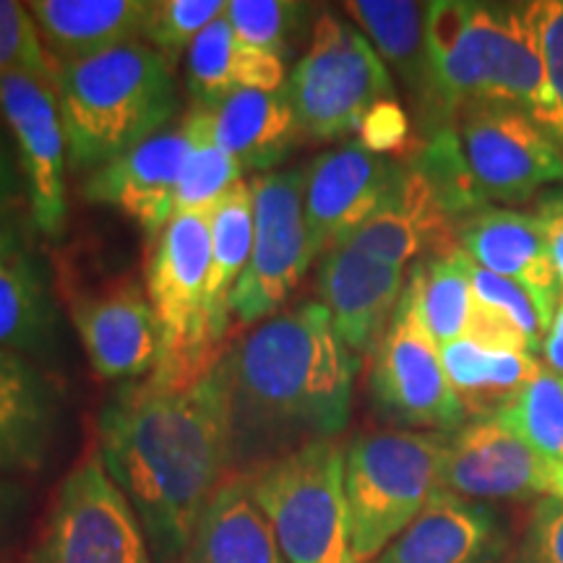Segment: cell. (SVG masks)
<instances>
[{
    "label": "cell",
    "instance_id": "obj_19",
    "mask_svg": "<svg viewBox=\"0 0 563 563\" xmlns=\"http://www.w3.org/2000/svg\"><path fill=\"white\" fill-rule=\"evenodd\" d=\"M456 249L483 269L525 287L548 327L561 306V279L534 214L485 207L456 228Z\"/></svg>",
    "mask_w": 563,
    "mask_h": 563
},
{
    "label": "cell",
    "instance_id": "obj_11",
    "mask_svg": "<svg viewBox=\"0 0 563 563\" xmlns=\"http://www.w3.org/2000/svg\"><path fill=\"white\" fill-rule=\"evenodd\" d=\"M211 264V211L175 214L146 241L144 287L165 329L173 368H207L224 355L211 347L203 321V292Z\"/></svg>",
    "mask_w": 563,
    "mask_h": 563
},
{
    "label": "cell",
    "instance_id": "obj_18",
    "mask_svg": "<svg viewBox=\"0 0 563 563\" xmlns=\"http://www.w3.org/2000/svg\"><path fill=\"white\" fill-rule=\"evenodd\" d=\"M342 245L405 266L456 251V222L412 162H399L382 207Z\"/></svg>",
    "mask_w": 563,
    "mask_h": 563
},
{
    "label": "cell",
    "instance_id": "obj_37",
    "mask_svg": "<svg viewBox=\"0 0 563 563\" xmlns=\"http://www.w3.org/2000/svg\"><path fill=\"white\" fill-rule=\"evenodd\" d=\"M5 74H32L53 84L58 76L30 9L16 0H0V76Z\"/></svg>",
    "mask_w": 563,
    "mask_h": 563
},
{
    "label": "cell",
    "instance_id": "obj_29",
    "mask_svg": "<svg viewBox=\"0 0 563 563\" xmlns=\"http://www.w3.org/2000/svg\"><path fill=\"white\" fill-rule=\"evenodd\" d=\"M441 361L464 412L473 418H493L540 371L527 352L490 350L470 336L441 344Z\"/></svg>",
    "mask_w": 563,
    "mask_h": 563
},
{
    "label": "cell",
    "instance_id": "obj_1",
    "mask_svg": "<svg viewBox=\"0 0 563 563\" xmlns=\"http://www.w3.org/2000/svg\"><path fill=\"white\" fill-rule=\"evenodd\" d=\"M97 449L144 527L157 563H178L209 498L232 470L222 357L159 365L123 384L97 418Z\"/></svg>",
    "mask_w": 563,
    "mask_h": 563
},
{
    "label": "cell",
    "instance_id": "obj_44",
    "mask_svg": "<svg viewBox=\"0 0 563 563\" xmlns=\"http://www.w3.org/2000/svg\"><path fill=\"white\" fill-rule=\"evenodd\" d=\"M543 355H545V368L553 371L555 376H563V302L559 306V311L553 316L551 329H548L545 344H543Z\"/></svg>",
    "mask_w": 563,
    "mask_h": 563
},
{
    "label": "cell",
    "instance_id": "obj_3",
    "mask_svg": "<svg viewBox=\"0 0 563 563\" xmlns=\"http://www.w3.org/2000/svg\"><path fill=\"white\" fill-rule=\"evenodd\" d=\"M68 170H97L154 133L178 110L175 63L144 40L63 63L55 76Z\"/></svg>",
    "mask_w": 563,
    "mask_h": 563
},
{
    "label": "cell",
    "instance_id": "obj_45",
    "mask_svg": "<svg viewBox=\"0 0 563 563\" xmlns=\"http://www.w3.org/2000/svg\"><path fill=\"white\" fill-rule=\"evenodd\" d=\"M548 496L561 498V501H563V464H555V462H553V470H551V493H548Z\"/></svg>",
    "mask_w": 563,
    "mask_h": 563
},
{
    "label": "cell",
    "instance_id": "obj_22",
    "mask_svg": "<svg viewBox=\"0 0 563 563\" xmlns=\"http://www.w3.org/2000/svg\"><path fill=\"white\" fill-rule=\"evenodd\" d=\"M58 420L53 378L32 357L0 350V477L40 473L51 460Z\"/></svg>",
    "mask_w": 563,
    "mask_h": 563
},
{
    "label": "cell",
    "instance_id": "obj_32",
    "mask_svg": "<svg viewBox=\"0 0 563 563\" xmlns=\"http://www.w3.org/2000/svg\"><path fill=\"white\" fill-rule=\"evenodd\" d=\"M498 418L548 462L563 464V376L540 365L538 376L498 410Z\"/></svg>",
    "mask_w": 563,
    "mask_h": 563
},
{
    "label": "cell",
    "instance_id": "obj_24",
    "mask_svg": "<svg viewBox=\"0 0 563 563\" xmlns=\"http://www.w3.org/2000/svg\"><path fill=\"white\" fill-rule=\"evenodd\" d=\"M152 0H32L26 3L55 66L144 37Z\"/></svg>",
    "mask_w": 563,
    "mask_h": 563
},
{
    "label": "cell",
    "instance_id": "obj_30",
    "mask_svg": "<svg viewBox=\"0 0 563 563\" xmlns=\"http://www.w3.org/2000/svg\"><path fill=\"white\" fill-rule=\"evenodd\" d=\"M183 123L191 139V150L175 191V214H201L214 209L222 196L243 180V167L217 144L207 104L194 102Z\"/></svg>",
    "mask_w": 563,
    "mask_h": 563
},
{
    "label": "cell",
    "instance_id": "obj_20",
    "mask_svg": "<svg viewBox=\"0 0 563 563\" xmlns=\"http://www.w3.org/2000/svg\"><path fill=\"white\" fill-rule=\"evenodd\" d=\"M60 336V302L55 285L24 232L0 224V350L51 355Z\"/></svg>",
    "mask_w": 563,
    "mask_h": 563
},
{
    "label": "cell",
    "instance_id": "obj_13",
    "mask_svg": "<svg viewBox=\"0 0 563 563\" xmlns=\"http://www.w3.org/2000/svg\"><path fill=\"white\" fill-rule=\"evenodd\" d=\"M0 121L11 133L32 228L55 241L68 222V146L55 84L32 74L0 76Z\"/></svg>",
    "mask_w": 563,
    "mask_h": 563
},
{
    "label": "cell",
    "instance_id": "obj_9",
    "mask_svg": "<svg viewBox=\"0 0 563 563\" xmlns=\"http://www.w3.org/2000/svg\"><path fill=\"white\" fill-rule=\"evenodd\" d=\"M306 167L256 175L253 188V245L245 272L230 298L241 327L272 319L316 262L302 209Z\"/></svg>",
    "mask_w": 563,
    "mask_h": 563
},
{
    "label": "cell",
    "instance_id": "obj_43",
    "mask_svg": "<svg viewBox=\"0 0 563 563\" xmlns=\"http://www.w3.org/2000/svg\"><path fill=\"white\" fill-rule=\"evenodd\" d=\"M534 217H538L548 253H551V262L555 266V274H559L563 285V196H551V199H545L540 203L538 214Z\"/></svg>",
    "mask_w": 563,
    "mask_h": 563
},
{
    "label": "cell",
    "instance_id": "obj_42",
    "mask_svg": "<svg viewBox=\"0 0 563 563\" xmlns=\"http://www.w3.org/2000/svg\"><path fill=\"white\" fill-rule=\"evenodd\" d=\"M21 194H24V180H21L16 154L0 129V224L9 222L11 211L19 207Z\"/></svg>",
    "mask_w": 563,
    "mask_h": 563
},
{
    "label": "cell",
    "instance_id": "obj_35",
    "mask_svg": "<svg viewBox=\"0 0 563 563\" xmlns=\"http://www.w3.org/2000/svg\"><path fill=\"white\" fill-rule=\"evenodd\" d=\"M224 11V0H152L141 40L175 63L178 53H188L194 40Z\"/></svg>",
    "mask_w": 563,
    "mask_h": 563
},
{
    "label": "cell",
    "instance_id": "obj_38",
    "mask_svg": "<svg viewBox=\"0 0 563 563\" xmlns=\"http://www.w3.org/2000/svg\"><path fill=\"white\" fill-rule=\"evenodd\" d=\"M357 144L378 154V157L407 162L418 154L422 141L412 136V123L397 97L376 102L365 112L361 129H357Z\"/></svg>",
    "mask_w": 563,
    "mask_h": 563
},
{
    "label": "cell",
    "instance_id": "obj_28",
    "mask_svg": "<svg viewBox=\"0 0 563 563\" xmlns=\"http://www.w3.org/2000/svg\"><path fill=\"white\" fill-rule=\"evenodd\" d=\"M253 245V188L238 180L211 209V264L203 292V321L211 347L224 344L230 327V298L245 272Z\"/></svg>",
    "mask_w": 563,
    "mask_h": 563
},
{
    "label": "cell",
    "instance_id": "obj_27",
    "mask_svg": "<svg viewBox=\"0 0 563 563\" xmlns=\"http://www.w3.org/2000/svg\"><path fill=\"white\" fill-rule=\"evenodd\" d=\"M186 70L194 102H214L235 91L287 87L285 60L238 40L224 16L209 24L188 47Z\"/></svg>",
    "mask_w": 563,
    "mask_h": 563
},
{
    "label": "cell",
    "instance_id": "obj_36",
    "mask_svg": "<svg viewBox=\"0 0 563 563\" xmlns=\"http://www.w3.org/2000/svg\"><path fill=\"white\" fill-rule=\"evenodd\" d=\"M464 266H467L475 302H481L483 308H488V311L514 323V327L527 336V342H530L534 355L543 352L548 329L551 327H548V321L543 319V313H540V308L534 306L530 292H527L525 287H519L517 282L498 277V274L477 266L467 253H464Z\"/></svg>",
    "mask_w": 563,
    "mask_h": 563
},
{
    "label": "cell",
    "instance_id": "obj_6",
    "mask_svg": "<svg viewBox=\"0 0 563 563\" xmlns=\"http://www.w3.org/2000/svg\"><path fill=\"white\" fill-rule=\"evenodd\" d=\"M287 97L302 139L336 141L357 133L365 112L397 91L368 37L340 13L319 11L308 51L287 79Z\"/></svg>",
    "mask_w": 563,
    "mask_h": 563
},
{
    "label": "cell",
    "instance_id": "obj_33",
    "mask_svg": "<svg viewBox=\"0 0 563 563\" xmlns=\"http://www.w3.org/2000/svg\"><path fill=\"white\" fill-rule=\"evenodd\" d=\"M407 162H412L426 175L439 201L443 203V209L452 214L456 228L470 214L488 207L473 170H470L467 157H464L456 129H441L428 139H422L418 154Z\"/></svg>",
    "mask_w": 563,
    "mask_h": 563
},
{
    "label": "cell",
    "instance_id": "obj_17",
    "mask_svg": "<svg viewBox=\"0 0 563 563\" xmlns=\"http://www.w3.org/2000/svg\"><path fill=\"white\" fill-rule=\"evenodd\" d=\"M405 266H394L350 245L321 256L319 292L334 332L352 355H376L405 292Z\"/></svg>",
    "mask_w": 563,
    "mask_h": 563
},
{
    "label": "cell",
    "instance_id": "obj_41",
    "mask_svg": "<svg viewBox=\"0 0 563 563\" xmlns=\"http://www.w3.org/2000/svg\"><path fill=\"white\" fill-rule=\"evenodd\" d=\"M30 514V490L13 477H0V548L16 538Z\"/></svg>",
    "mask_w": 563,
    "mask_h": 563
},
{
    "label": "cell",
    "instance_id": "obj_14",
    "mask_svg": "<svg viewBox=\"0 0 563 563\" xmlns=\"http://www.w3.org/2000/svg\"><path fill=\"white\" fill-rule=\"evenodd\" d=\"M553 462L498 418H470L446 433L441 490L470 501H525L551 493Z\"/></svg>",
    "mask_w": 563,
    "mask_h": 563
},
{
    "label": "cell",
    "instance_id": "obj_15",
    "mask_svg": "<svg viewBox=\"0 0 563 563\" xmlns=\"http://www.w3.org/2000/svg\"><path fill=\"white\" fill-rule=\"evenodd\" d=\"M397 165L350 141L340 150L319 154L306 167L302 209L316 258L342 245L376 214L389 194Z\"/></svg>",
    "mask_w": 563,
    "mask_h": 563
},
{
    "label": "cell",
    "instance_id": "obj_25",
    "mask_svg": "<svg viewBox=\"0 0 563 563\" xmlns=\"http://www.w3.org/2000/svg\"><path fill=\"white\" fill-rule=\"evenodd\" d=\"M355 21L384 66L402 81L410 97L422 139L433 133V81L426 40V3L412 0H350L342 5Z\"/></svg>",
    "mask_w": 563,
    "mask_h": 563
},
{
    "label": "cell",
    "instance_id": "obj_12",
    "mask_svg": "<svg viewBox=\"0 0 563 563\" xmlns=\"http://www.w3.org/2000/svg\"><path fill=\"white\" fill-rule=\"evenodd\" d=\"M456 133L488 203H522L563 183L561 141L514 104H470L456 118Z\"/></svg>",
    "mask_w": 563,
    "mask_h": 563
},
{
    "label": "cell",
    "instance_id": "obj_23",
    "mask_svg": "<svg viewBox=\"0 0 563 563\" xmlns=\"http://www.w3.org/2000/svg\"><path fill=\"white\" fill-rule=\"evenodd\" d=\"M203 104L209 108L217 144L249 173H272L302 141L287 87L279 91H235Z\"/></svg>",
    "mask_w": 563,
    "mask_h": 563
},
{
    "label": "cell",
    "instance_id": "obj_34",
    "mask_svg": "<svg viewBox=\"0 0 563 563\" xmlns=\"http://www.w3.org/2000/svg\"><path fill=\"white\" fill-rule=\"evenodd\" d=\"M224 19L245 45L287 60L306 37L311 5L295 0H230Z\"/></svg>",
    "mask_w": 563,
    "mask_h": 563
},
{
    "label": "cell",
    "instance_id": "obj_10",
    "mask_svg": "<svg viewBox=\"0 0 563 563\" xmlns=\"http://www.w3.org/2000/svg\"><path fill=\"white\" fill-rule=\"evenodd\" d=\"M55 292L79 332L97 376L108 382H139L165 363V329L146 287H141L133 274L81 285L60 274Z\"/></svg>",
    "mask_w": 563,
    "mask_h": 563
},
{
    "label": "cell",
    "instance_id": "obj_16",
    "mask_svg": "<svg viewBox=\"0 0 563 563\" xmlns=\"http://www.w3.org/2000/svg\"><path fill=\"white\" fill-rule=\"evenodd\" d=\"M188 150L191 139L186 123L167 125L118 159L91 170L81 186L84 199L121 211L150 241L175 217V191Z\"/></svg>",
    "mask_w": 563,
    "mask_h": 563
},
{
    "label": "cell",
    "instance_id": "obj_4",
    "mask_svg": "<svg viewBox=\"0 0 563 563\" xmlns=\"http://www.w3.org/2000/svg\"><path fill=\"white\" fill-rule=\"evenodd\" d=\"M446 433L373 431L344 446L352 553L371 563L394 543L441 490Z\"/></svg>",
    "mask_w": 563,
    "mask_h": 563
},
{
    "label": "cell",
    "instance_id": "obj_26",
    "mask_svg": "<svg viewBox=\"0 0 563 563\" xmlns=\"http://www.w3.org/2000/svg\"><path fill=\"white\" fill-rule=\"evenodd\" d=\"M178 563H287L241 475L209 498Z\"/></svg>",
    "mask_w": 563,
    "mask_h": 563
},
{
    "label": "cell",
    "instance_id": "obj_46",
    "mask_svg": "<svg viewBox=\"0 0 563 563\" xmlns=\"http://www.w3.org/2000/svg\"><path fill=\"white\" fill-rule=\"evenodd\" d=\"M561 302H563V298H561Z\"/></svg>",
    "mask_w": 563,
    "mask_h": 563
},
{
    "label": "cell",
    "instance_id": "obj_5",
    "mask_svg": "<svg viewBox=\"0 0 563 563\" xmlns=\"http://www.w3.org/2000/svg\"><path fill=\"white\" fill-rule=\"evenodd\" d=\"M241 477L287 563H357L352 553L340 441L306 443Z\"/></svg>",
    "mask_w": 563,
    "mask_h": 563
},
{
    "label": "cell",
    "instance_id": "obj_39",
    "mask_svg": "<svg viewBox=\"0 0 563 563\" xmlns=\"http://www.w3.org/2000/svg\"><path fill=\"white\" fill-rule=\"evenodd\" d=\"M534 32H538L540 51H543L548 79H551L555 102L561 110V125L555 139L563 146V0H543L532 3Z\"/></svg>",
    "mask_w": 563,
    "mask_h": 563
},
{
    "label": "cell",
    "instance_id": "obj_7",
    "mask_svg": "<svg viewBox=\"0 0 563 563\" xmlns=\"http://www.w3.org/2000/svg\"><path fill=\"white\" fill-rule=\"evenodd\" d=\"M30 563H157L125 493L91 449L55 490Z\"/></svg>",
    "mask_w": 563,
    "mask_h": 563
},
{
    "label": "cell",
    "instance_id": "obj_2",
    "mask_svg": "<svg viewBox=\"0 0 563 563\" xmlns=\"http://www.w3.org/2000/svg\"><path fill=\"white\" fill-rule=\"evenodd\" d=\"M222 373L238 475L347 428L357 357L323 302L306 300L253 327L224 350Z\"/></svg>",
    "mask_w": 563,
    "mask_h": 563
},
{
    "label": "cell",
    "instance_id": "obj_31",
    "mask_svg": "<svg viewBox=\"0 0 563 563\" xmlns=\"http://www.w3.org/2000/svg\"><path fill=\"white\" fill-rule=\"evenodd\" d=\"M410 279L418 287L420 311L428 332L433 334L439 347L467 334L473 285H470L464 253L460 249L415 262Z\"/></svg>",
    "mask_w": 563,
    "mask_h": 563
},
{
    "label": "cell",
    "instance_id": "obj_8",
    "mask_svg": "<svg viewBox=\"0 0 563 563\" xmlns=\"http://www.w3.org/2000/svg\"><path fill=\"white\" fill-rule=\"evenodd\" d=\"M371 394L376 412L386 422L402 426V431L426 428L433 433H452L467 420L443 368L439 342L422 319L418 287L410 277L373 355Z\"/></svg>",
    "mask_w": 563,
    "mask_h": 563
},
{
    "label": "cell",
    "instance_id": "obj_40",
    "mask_svg": "<svg viewBox=\"0 0 563 563\" xmlns=\"http://www.w3.org/2000/svg\"><path fill=\"white\" fill-rule=\"evenodd\" d=\"M525 563H563V501L545 496L534 504L525 534Z\"/></svg>",
    "mask_w": 563,
    "mask_h": 563
},
{
    "label": "cell",
    "instance_id": "obj_21",
    "mask_svg": "<svg viewBox=\"0 0 563 563\" xmlns=\"http://www.w3.org/2000/svg\"><path fill=\"white\" fill-rule=\"evenodd\" d=\"M504 540L501 517L488 504L439 490L371 563H490Z\"/></svg>",
    "mask_w": 563,
    "mask_h": 563
}]
</instances>
